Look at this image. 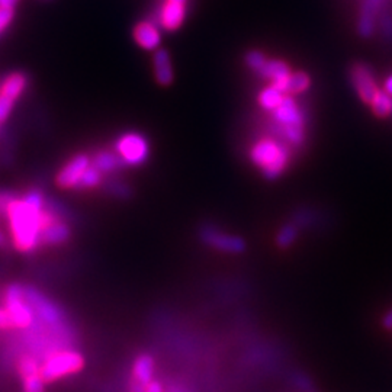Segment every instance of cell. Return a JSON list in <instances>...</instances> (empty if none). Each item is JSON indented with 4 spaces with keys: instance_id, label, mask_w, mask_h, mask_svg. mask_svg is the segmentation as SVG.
I'll return each mask as SVG.
<instances>
[{
    "instance_id": "7402d4cb",
    "label": "cell",
    "mask_w": 392,
    "mask_h": 392,
    "mask_svg": "<svg viewBox=\"0 0 392 392\" xmlns=\"http://www.w3.org/2000/svg\"><path fill=\"white\" fill-rule=\"evenodd\" d=\"M309 86H311V78L307 73H304V72L292 73L291 78H290V86H287L286 95H291V96L301 95V94H304L305 90H308Z\"/></svg>"
},
{
    "instance_id": "ac0fdd59",
    "label": "cell",
    "mask_w": 392,
    "mask_h": 392,
    "mask_svg": "<svg viewBox=\"0 0 392 392\" xmlns=\"http://www.w3.org/2000/svg\"><path fill=\"white\" fill-rule=\"evenodd\" d=\"M70 230L64 221L57 219L41 232V243L44 244H61L69 239Z\"/></svg>"
},
{
    "instance_id": "7c38bea8",
    "label": "cell",
    "mask_w": 392,
    "mask_h": 392,
    "mask_svg": "<svg viewBox=\"0 0 392 392\" xmlns=\"http://www.w3.org/2000/svg\"><path fill=\"white\" fill-rule=\"evenodd\" d=\"M154 360L150 355H140L133 364V379H131V392H144L147 384L153 381Z\"/></svg>"
},
{
    "instance_id": "1f68e13d",
    "label": "cell",
    "mask_w": 392,
    "mask_h": 392,
    "mask_svg": "<svg viewBox=\"0 0 392 392\" xmlns=\"http://www.w3.org/2000/svg\"><path fill=\"white\" fill-rule=\"evenodd\" d=\"M385 91H386V94H388L389 96H392V74L386 78V82H385Z\"/></svg>"
},
{
    "instance_id": "44dd1931",
    "label": "cell",
    "mask_w": 392,
    "mask_h": 392,
    "mask_svg": "<svg viewBox=\"0 0 392 392\" xmlns=\"http://www.w3.org/2000/svg\"><path fill=\"white\" fill-rule=\"evenodd\" d=\"M369 105L373 115L378 118H388L392 115V96L386 91L379 90Z\"/></svg>"
},
{
    "instance_id": "d6986e66",
    "label": "cell",
    "mask_w": 392,
    "mask_h": 392,
    "mask_svg": "<svg viewBox=\"0 0 392 392\" xmlns=\"http://www.w3.org/2000/svg\"><path fill=\"white\" fill-rule=\"evenodd\" d=\"M286 94L281 91L279 89L273 87V86H268L265 89L260 90V94L257 96L259 105L263 109L273 112L276 108H279V105L283 102Z\"/></svg>"
},
{
    "instance_id": "ffe728a7",
    "label": "cell",
    "mask_w": 392,
    "mask_h": 392,
    "mask_svg": "<svg viewBox=\"0 0 392 392\" xmlns=\"http://www.w3.org/2000/svg\"><path fill=\"white\" fill-rule=\"evenodd\" d=\"M122 163L120 155H116L111 151H100L94 159H91V166H95L100 173H111L115 168H118Z\"/></svg>"
},
{
    "instance_id": "5b68a950",
    "label": "cell",
    "mask_w": 392,
    "mask_h": 392,
    "mask_svg": "<svg viewBox=\"0 0 392 392\" xmlns=\"http://www.w3.org/2000/svg\"><path fill=\"white\" fill-rule=\"evenodd\" d=\"M25 298L28 299L38 324L47 327H61L64 323V314L54 303H51L43 294H39L34 287H25Z\"/></svg>"
},
{
    "instance_id": "9c48e42d",
    "label": "cell",
    "mask_w": 392,
    "mask_h": 392,
    "mask_svg": "<svg viewBox=\"0 0 392 392\" xmlns=\"http://www.w3.org/2000/svg\"><path fill=\"white\" fill-rule=\"evenodd\" d=\"M350 80L353 87H355L358 96L366 105H369L372 99L376 96L379 87L375 82V77L369 70L368 65L358 63L350 70Z\"/></svg>"
},
{
    "instance_id": "4fadbf2b",
    "label": "cell",
    "mask_w": 392,
    "mask_h": 392,
    "mask_svg": "<svg viewBox=\"0 0 392 392\" xmlns=\"http://www.w3.org/2000/svg\"><path fill=\"white\" fill-rule=\"evenodd\" d=\"M265 78L270 82V86L279 89L283 94L287 91V86H290L291 78V69L285 61L281 60H268L265 67L260 70V73Z\"/></svg>"
},
{
    "instance_id": "5bb4252c",
    "label": "cell",
    "mask_w": 392,
    "mask_h": 392,
    "mask_svg": "<svg viewBox=\"0 0 392 392\" xmlns=\"http://www.w3.org/2000/svg\"><path fill=\"white\" fill-rule=\"evenodd\" d=\"M186 8L185 3L167 0L160 10V23L166 31H176L185 21Z\"/></svg>"
},
{
    "instance_id": "4316f807",
    "label": "cell",
    "mask_w": 392,
    "mask_h": 392,
    "mask_svg": "<svg viewBox=\"0 0 392 392\" xmlns=\"http://www.w3.org/2000/svg\"><path fill=\"white\" fill-rule=\"evenodd\" d=\"M296 234H298V231H296V228L294 226H291V224L285 226L279 231V234H278V244L281 247L291 246L295 241V239H296Z\"/></svg>"
},
{
    "instance_id": "e0dca14e",
    "label": "cell",
    "mask_w": 392,
    "mask_h": 392,
    "mask_svg": "<svg viewBox=\"0 0 392 392\" xmlns=\"http://www.w3.org/2000/svg\"><path fill=\"white\" fill-rule=\"evenodd\" d=\"M381 0H366L359 19V32L363 36H371L375 30V13L379 9Z\"/></svg>"
},
{
    "instance_id": "8992f818",
    "label": "cell",
    "mask_w": 392,
    "mask_h": 392,
    "mask_svg": "<svg viewBox=\"0 0 392 392\" xmlns=\"http://www.w3.org/2000/svg\"><path fill=\"white\" fill-rule=\"evenodd\" d=\"M116 151L122 163L140 166L149 159L150 147L147 140L137 133H127L116 141Z\"/></svg>"
},
{
    "instance_id": "cb8c5ba5",
    "label": "cell",
    "mask_w": 392,
    "mask_h": 392,
    "mask_svg": "<svg viewBox=\"0 0 392 392\" xmlns=\"http://www.w3.org/2000/svg\"><path fill=\"white\" fill-rule=\"evenodd\" d=\"M100 180H102V173L99 172V170H98L95 166H90V167L86 170V173H85V176L82 177L80 183H78L77 188H82V189H94V188L99 186Z\"/></svg>"
},
{
    "instance_id": "e575fe53",
    "label": "cell",
    "mask_w": 392,
    "mask_h": 392,
    "mask_svg": "<svg viewBox=\"0 0 392 392\" xmlns=\"http://www.w3.org/2000/svg\"><path fill=\"white\" fill-rule=\"evenodd\" d=\"M168 392H188L185 388H180V386H175V388H170Z\"/></svg>"
},
{
    "instance_id": "d4e9b609",
    "label": "cell",
    "mask_w": 392,
    "mask_h": 392,
    "mask_svg": "<svg viewBox=\"0 0 392 392\" xmlns=\"http://www.w3.org/2000/svg\"><path fill=\"white\" fill-rule=\"evenodd\" d=\"M22 384H23V392H45L44 388L45 382L41 378V373L22 378Z\"/></svg>"
},
{
    "instance_id": "9a60e30c",
    "label": "cell",
    "mask_w": 392,
    "mask_h": 392,
    "mask_svg": "<svg viewBox=\"0 0 392 392\" xmlns=\"http://www.w3.org/2000/svg\"><path fill=\"white\" fill-rule=\"evenodd\" d=\"M135 43L144 50H157L162 43V34L159 28L151 22H140L134 28Z\"/></svg>"
},
{
    "instance_id": "4dcf8cb0",
    "label": "cell",
    "mask_w": 392,
    "mask_h": 392,
    "mask_svg": "<svg viewBox=\"0 0 392 392\" xmlns=\"http://www.w3.org/2000/svg\"><path fill=\"white\" fill-rule=\"evenodd\" d=\"M384 325L386 327L388 330L392 329V309L385 316V318H384Z\"/></svg>"
},
{
    "instance_id": "f546056e",
    "label": "cell",
    "mask_w": 392,
    "mask_h": 392,
    "mask_svg": "<svg viewBox=\"0 0 392 392\" xmlns=\"http://www.w3.org/2000/svg\"><path fill=\"white\" fill-rule=\"evenodd\" d=\"M144 392H163V385L159 382V381H153L147 384L146 389H144Z\"/></svg>"
},
{
    "instance_id": "6da1fadb",
    "label": "cell",
    "mask_w": 392,
    "mask_h": 392,
    "mask_svg": "<svg viewBox=\"0 0 392 392\" xmlns=\"http://www.w3.org/2000/svg\"><path fill=\"white\" fill-rule=\"evenodd\" d=\"M45 208L43 195L31 190L23 198H13L8 205L5 217L17 250L28 253L41 244V214Z\"/></svg>"
},
{
    "instance_id": "836d02e7",
    "label": "cell",
    "mask_w": 392,
    "mask_h": 392,
    "mask_svg": "<svg viewBox=\"0 0 392 392\" xmlns=\"http://www.w3.org/2000/svg\"><path fill=\"white\" fill-rule=\"evenodd\" d=\"M5 243H6V235L2 230H0V247H2Z\"/></svg>"
},
{
    "instance_id": "ba28073f",
    "label": "cell",
    "mask_w": 392,
    "mask_h": 392,
    "mask_svg": "<svg viewBox=\"0 0 392 392\" xmlns=\"http://www.w3.org/2000/svg\"><path fill=\"white\" fill-rule=\"evenodd\" d=\"M91 166V159L87 154H77L70 159L57 175V185L63 189L77 188L86 170Z\"/></svg>"
},
{
    "instance_id": "30bf717a",
    "label": "cell",
    "mask_w": 392,
    "mask_h": 392,
    "mask_svg": "<svg viewBox=\"0 0 392 392\" xmlns=\"http://www.w3.org/2000/svg\"><path fill=\"white\" fill-rule=\"evenodd\" d=\"M272 113H273L274 121L279 124L282 129L305 127L304 112L299 109L298 103L291 95H286L283 102L279 105V108L274 109Z\"/></svg>"
},
{
    "instance_id": "52a82bcc",
    "label": "cell",
    "mask_w": 392,
    "mask_h": 392,
    "mask_svg": "<svg viewBox=\"0 0 392 392\" xmlns=\"http://www.w3.org/2000/svg\"><path fill=\"white\" fill-rule=\"evenodd\" d=\"M26 85H28V80H26L23 73H12L5 78L2 86H0V122L8 120L13 107H15V102L23 94Z\"/></svg>"
},
{
    "instance_id": "8fae6325",
    "label": "cell",
    "mask_w": 392,
    "mask_h": 392,
    "mask_svg": "<svg viewBox=\"0 0 392 392\" xmlns=\"http://www.w3.org/2000/svg\"><path fill=\"white\" fill-rule=\"evenodd\" d=\"M202 239L206 244L213 246L221 252L227 253H241L244 250V241L235 235H228L213 227H206L202 231Z\"/></svg>"
},
{
    "instance_id": "484cf974",
    "label": "cell",
    "mask_w": 392,
    "mask_h": 392,
    "mask_svg": "<svg viewBox=\"0 0 392 392\" xmlns=\"http://www.w3.org/2000/svg\"><path fill=\"white\" fill-rule=\"evenodd\" d=\"M268 58L263 54V52L260 51H250L248 54L246 56V64L248 65V69H252L257 73H260V70L265 67Z\"/></svg>"
},
{
    "instance_id": "603a6c76",
    "label": "cell",
    "mask_w": 392,
    "mask_h": 392,
    "mask_svg": "<svg viewBox=\"0 0 392 392\" xmlns=\"http://www.w3.org/2000/svg\"><path fill=\"white\" fill-rule=\"evenodd\" d=\"M39 369H41V364L38 363L35 356L23 355L18 362V371H19L21 378L30 376V375H36V373H39Z\"/></svg>"
},
{
    "instance_id": "3957f363",
    "label": "cell",
    "mask_w": 392,
    "mask_h": 392,
    "mask_svg": "<svg viewBox=\"0 0 392 392\" xmlns=\"http://www.w3.org/2000/svg\"><path fill=\"white\" fill-rule=\"evenodd\" d=\"M85 366V359L76 350H58L50 355L41 364V378L44 382H54L57 379L80 372Z\"/></svg>"
},
{
    "instance_id": "83f0119b",
    "label": "cell",
    "mask_w": 392,
    "mask_h": 392,
    "mask_svg": "<svg viewBox=\"0 0 392 392\" xmlns=\"http://www.w3.org/2000/svg\"><path fill=\"white\" fill-rule=\"evenodd\" d=\"M13 15H15L13 8L0 6V34H2L8 28L9 23L13 19Z\"/></svg>"
},
{
    "instance_id": "7a4b0ae2",
    "label": "cell",
    "mask_w": 392,
    "mask_h": 392,
    "mask_svg": "<svg viewBox=\"0 0 392 392\" xmlns=\"http://www.w3.org/2000/svg\"><path fill=\"white\" fill-rule=\"evenodd\" d=\"M252 162L261 170L265 177H279L290 164L291 153L283 142L273 138L259 140L250 151Z\"/></svg>"
},
{
    "instance_id": "277c9868",
    "label": "cell",
    "mask_w": 392,
    "mask_h": 392,
    "mask_svg": "<svg viewBox=\"0 0 392 392\" xmlns=\"http://www.w3.org/2000/svg\"><path fill=\"white\" fill-rule=\"evenodd\" d=\"M5 309L9 312L12 324L15 329L28 330L35 323V312L25 298V287L12 283L6 287L3 296Z\"/></svg>"
},
{
    "instance_id": "d6a6232c",
    "label": "cell",
    "mask_w": 392,
    "mask_h": 392,
    "mask_svg": "<svg viewBox=\"0 0 392 392\" xmlns=\"http://www.w3.org/2000/svg\"><path fill=\"white\" fill-rule=\"evenodd\" d=\"M17 3V0H0V6L5 8H13Z\"/></svg>"
},
{
    "instance_id": "d590c367",
    "label": "cell",
    "mask_w": 392,
    "mask_h": 392,
    "mask_svg": "<svg viewBox=\"0 0 392 392\" xmlns=\"http://www.w3.org/2000/svg\"><path fill=\"white\" fill-rule=\"evenodd\" d=\"M173 2H180V3H186V0H173Z\"/></svg>"
},
{
    "instance_id": "f1b7e54d",
    "label": "cell",
    "mask_w": 392,
    "mask_h": 392,
    "mask_svg": "<svg viewBox=\"0 0 392 392\" xmlns=\"http://www.w3.org/2000/svg\"><path fill=\"white\" fill-rule=\"evenodd\" d=\"M13 324L10 320L9 312L6 309L0 308V330H6V329H12Z\"/></svg>"
},
{
    "instance_id": "2e32d148",
    "label": "cell",
    "mask_w": 392,
    "mask_h": 392,
    "mask_svg": "<svg viewBox=\"0 0 392 392\" xmlns=\"http://www.w3.org/2000/svg\"><path fill=\"white\" fill-rule=\"evenodd\" d=\"M153 64H154V77H155L157 83L162 86L172 85L175 74H173L172 60H170L167 50H163V48L157 50L154 52Z\"/></svg>"
}]
</instances>
